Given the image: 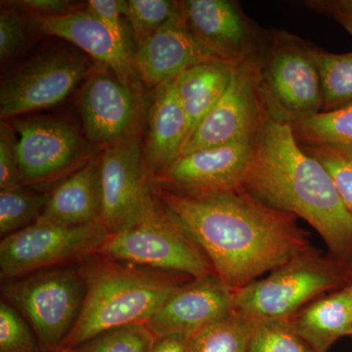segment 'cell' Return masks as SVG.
I'll list each match as a JSON object with an SVG mask.
<instances>
[{"label":"cell","instance_id":"obj_1","mask_svg":"<svg viewBox=\"0 0 352 352\" xmlns=\"http://www.w3.org/2000/svg\"><path fill=\"white\" fill-rule=\"evenodd\" d=\"M154 191L164 210L200 247L214 274L234 291L314 250L296 217L245 190L185 196L154 185Z\"/></svg>","mask_w":352,"mask_h":352},{"label":"cell","instance_id":"obj_2","mask_svg":"<svg viewBox=\"0 0 352 352\" xmlns=\"http://www.w3.org/2000/svg\"><path fill=\"white\" fill-rule=\"evenodd\" d=\"M245 191L302 219L320 236L331 258L352 261V214L327 170L298 142L289 122L266 120L254 142Z\"/></svg>","mask_w":352,"mask_h":352},{"label":"cell","instance_id":"obj_3","mask_svg":"<svg viewBox=\"0 0 352 352\" xmlns=\"http://www.w3.org/2000/svg\"><path fill=\"white\" fill-rule=\"evenodd\" d=\"M87 295L75 328L60 352H72L101 333L147 323L180 285L182 275L139 267L100 254L78 263Z\"/></svg>","mask_w":352,"mask_h":352},{"label":"cell","instance_id":"obj_4","mask_svg":"<svg viewBox=\"0 0 352 352\" xmlns=\"http://www.w3.org/2000/svg\"><path fill=\"white\" fill-rule=\"evenodd\" d=\"M1 292L3 300L25 317L39 344L60 352L82 312L87 284L76 264L8 280Z\"/></svg>","mask_w":352,"mask_h":352},{"label":"cell","instance_id":"obj_5","mask_svg":"<svg viewBox=\"0 0 352 352\" xmlns=\"http://www.w3.org/2000/svg\"><path fill=\"white\" fill-rule=\"evenodd\" d=\"M346 281L340 263L312 250L235 291V310L258 322L291 319L302 305Z\"/></svg>","mask_w":352,"mask_h":352},{"label":"cell","instance_id":"obj_6","mask_svg":"<svg viewBox=\"0 0 352 352\" xmlns=\"http://www.w3.org/2000/svg\"><path fill=\"white\" fill-rule=\"evenodd\" d=\"M99 254L120 263L192 279L214 274L200 247L160 201L138 223L111 234Z\"/></svg>","mask_w":352,"mask_h":352},{"label":"cell","instance_id":"obj_7","mask_svg":"<svg viewBox=\"0 0 352 352\" xmlns=\"http://www.w3.org/2000/svg\"><path fill=\"white\" fill-rule=\"evenodd\" d=\"M109 233L101 220L66 226L38 219L32 226L2 238L1 279H16L48 270L80 263L99 254Z\"/></svg>","mask_w":352,"mask_h":352},{"label":"cell","instance_id":"obj_8","mask_svg":"<svg viewBox=\"0 0 352 352\" xmlns=\"http://www.w3.org/2000/svg\"><path fill=\"white\" fill-rule=\"evenodd\" d=\"M100 67L85 53L69 48L44 51L23 62L2 78L1 122L54 107Z\"/></svg>","mask_w":352,"mask_h":352},{"label":"cell","instance_id":"obj_9","mask_svg":"<svg viewBox=\"0 0 352 352\" xmlns=\"http://www.w3.org/2000/svg\"><path fill=\"white\" fill-rule=\"evenodd\" d=\"M310 46L278 32L261 55V89L270 118L291 122L323 111L320 75Z\"/></svg>","mask_w":352,"mask_h":352},{"label":"cell","instance_id":"obj_10","mask_svg":"<svg viewBox=\"0 0 352 352\" xmlns=\"http://www.w3.org/2000/svg\"><path fill=\"white\" fill-rule=\"evenodd\" d=\"M268 119L258 50L233 65L226 94L187 139L182 156L239 141H254Z\"/></svg>","mask_w":352,"mask_h":352},{"label":"cell","instance_id":"obj_11","mask_svg":"<svg viewBox=\"0 0 352 352\" xmlns=\"http://www.w3.org/2000/svg\"><path fill=\"white\" fill-rule=\"evenodd\" d=\"M100 157V220L116 234L140 221L159 200L139 133L105 148Z\"/></svg>","mask_w":352,"mask_h":352},{"label":"cell","instance_id":"obj_12","mask_svg":"<svg viewBox=\"0 0 352 352\" xmlns=\"http://www.w3.org/2000/svg\"><path fill=\"white\" fill-rule=\"evenodd\" d=\"M18 166L22 184L36 186L71 175L91 156L85 141L68 120L57 116L13 119Z\"/></svg>","mask_w":352,"mask_h":352},{"label":"cell","instance_id":"obj_13","mask_svg":"<svg viewBox=\"0 0 352 352\" xmlns=\"http://www.w3.org/2000/svg\"><path fill=\"white\" fill-rule=\"evenodd\" d=\"M256 140L208 148L178 157L153 177L160 188L185 196L242 191Z\"/></svg>","mask_w":352,"mask_h":352},{"label":"cell","instance_id":"obj_14","mask_svg":"<svg viewBox=\"0 0 352 352\" xmlns=\"http://www.w3.org/2000/svg\"><path fill=\"white\" fill-rule=\"evenodd\" d=\"M78 107L87 140L104 149L139 133L138 94L103 67L85 80Z\"/></svg>","mask_w":352,"mask_h":352},{"label":"cell","instance_id":"obj_15","mask_svg":"<svg viewBox=\"0 0 352 352\" xmlns=\"http://www.w3.org/2000/svg\"><path fill=\"white\" fill-rule=\"evenodd\" d=\"M235 291L215 274L194 278L180 285L147 321L157 338H190L201 329L235 311Z\"/></svg>","mask_w":352,"mask_h":352},{"label":"cell","instance_id":"obj_16","mask_svg":"<svg viewBox=\"0 0 352 352\" xmlns=\"http://www.w3.org/2000/svg\"><path fill=\"white\" fill-rule=\"evenodd\" d=\"M27 18L32 30L74 44L99 66L112 72L122 85L138 92L133 55L87 7L60 17Z\"/></svg>","mask_w":352,"mask_h":352},{"label":"cell","instance_id":"obj_17","mask_svg":"<svg viewBox=\"0 0 352 352\" xmlns=\"http://www.w3.org/2000/svg\"><path fill=\"white\" fill-rule=\"evenodd\" d=\"M179 6L192 34L220 61L235 65L258 50L254 30L234 2L186 0Z\"/></svg>","mask_w":352,"mask_h":352},{"label":"cell","instance_id":"obj_18","mask_svg":"<svg viewBox=\"0 0 352 352\" xmlns=\"http://www.w3.org/2000/svg\"><path fill=\"white\" fill-rule=\"evenodd\" d=\"M212 61L220 60L197 41L182 10L139 46L133 55L139 80L152 89L173 82L185 69Z\"/></svg>","mask_w":352,"mask_h":352},{"label":"cell","instance_id":"obj_19","mask_svg":"<svg viewBox=\"0 0 352 352\" xmlns=\"http://www.w3.org/2000/svg\"><path fill=\"white\" fill-rule=\"evenodd\" d=\"M153 90L143 150L154 177L182 156L189 126L173 80Z\"/></svg>","mask_w":352,"mask_h":352},{"label":"cell","instance_id":"obj_20","mask_svg":"<svg viewBox=\"0 0 352 352\" xmlns=\"http://www.w3.org/2000/svg\"><path fill=\"white\" fill-rule=\"evenodd\" d=\"M102 210L100 154L88 160L64 178L50 194L39 219L66 226L100 220Z\"/></svg>","mask_w":352,"mask_h":352},{"label":"cell","instance_id":"obj_21","mask_svg":"<svg viewBox=\"0 0 352 352\" xmlns=\"http://www.w3.org/2000/svg\"><path fill=\"white\" fill-rule=\"evenodd\" d=\"M232 71L233 65L226 62H206L185 69L173 80L188 119L187 139L226 94Z\"/></svg>","mask_w":352,"mask_h":352},{"label":"cell","instance_id":"obj_22","mask_svg":"<svg viewBox=\"0 0 352 352\" xmlns=\"http://www.w3.org/2000/svg\"><path fill=\"white\" fill-rule=\"evenodd\" d=\"M292 320L298 333L318 352H327L340 338L352 335V310L344 289L311 303Z\"/></svg>","mask_w":352,"mask_h":352},{"label":"cell","instance_id":"obj_23","mask_svg":"<svg viewBox=\"0 0 352 352\" xmlns=\"http://www.w3.org/2000/svg\"><path fill=\"white\" fill-rule=\"evenodd\" d=\"M258 322L234 311L188 339V352H249Z\"/></svg>","mask_w":352,"mask_h":352},{"label":"cell","instance_id":"obj_24","mask_svg":"<svg viewBox=\"0 0 352 352\" xmlns=\"http://www.w3.org/2000/svg\"><path fill=\"white\" fill-rule=\"evenodd\" d=\"M300 145H352V103L291 122Z\"/></svg>","mask_w":352,"mask_h":352},{"label":"cell","instance_id":"obj_25","mask_svg":"<svg viewBox=\"0 0 352 352\" xmlns=\"http://www.w3.org/2000/svg\"><path fill=\"white\" fill-rule=\"evenodd\" d=\"M320 75L324 107L322 112L352 103V52L333 54L310 48Z\"/></svg>","mask_w":352,"mask_h":352},{"label":"cell","instance_id":"obj_26","mask_svg":"<svg viewBox=\"0 0 352 352\" xmlns=\"http://www.w3.org/2000/svg\"><path fill=\"white\" fill-rule=\"evenodd\" d=\"M50 194L21 184L0 191V235L11 234L32 226L43 215Z\"/></svg>","mask_w":352,"mask_h":352},{"label":"cell","instance_id":"obj_27","mask_svg":"<svg viewBox=\"0 0 352 352\" xmlns=\"http://www.w3.org/2000/svg\"><path fill=\"white\" fill-rule=\"evenodd\" d=\"M157 339L146 323L131 324L101 333L72 352H152Z\"/></svg>","mask_w":352,"mask_h":352},{"label":"cell","instance_id":"obj_28","mask_svg":"<svg viewBox=\"0 0 352 352\" xmlns=\"http://www.w3.org/2000/svg\"><path fill=\"white\" fill-rule=\"evenodd\" d=\"M325 168L340 198L352 214V145H302Z\"/></svg>","mask_w":352,"mask_h":352},{"label":"cell","instance_id":"obj_29","mask_svg":"<svg viewBox=\"0 0 352 352\" xmlns=\"http://www.w3.org/2000/svg\"><path fill=\"white\" fill-rule=\"evenodd\" d=\"M249 352H318L298 333L293 320L258 322Z\"/></svg>","mask_w":352,"mask_h":352},{"label":"cell","instance_id":"obj_30","mask_svg":"<svg viewBox=\"0 0 352 352\" xmlns=\"http://www.w3.org/2000/svg\"><path fill=\"white\" fill-rule=\"evenodd\" d=\"M129 22L138 47L179 12V1L129 0Z\"/></svg>","mask_w":352,"mask_h":352},{"label":"cell","instance_id":"obj_31","mask_svg":"<svg viewBox=\"0 0 352 352\" xmlns=\"http://www.w3.org/2000/svg\"><path fill=\"white\" fill-rule=\"evenodd\" d=\"M25 317L12 305L0 303V352H36V335Z\"/></svg>","mask_w":352,"mask_h":352},{"label":"cell","instance_id":"obj_32","mask_svg":"<svg viewBox=\"0 0 352 352\" xmlns=\"http://www.w3.org/2000/svg\"><path fill=\"white\" fill-rule=\"evenodd\" d=\"M3 3V2H2ZM27 16L4 3L0 11V60L2 63L19 56L27 46Z\"/></svg>","mask_w":352,"mask_h":352},{"label":"cell","instance_id":"obj_33","mask_svg":"<svg viewBox=\"0 0 352 352\" xmlns=\"http://www.w3.org/2000/svg\"><path fill=\"white\" fill-rule=\"evenodd\" d=\"M12 124L6 120L0 126V189L22 184L17 157V138Z\"/></svg>","mask_w":352,"mask_h":352},{"label":"cell","instance_id":"obj_34","mask_svg":"<svg viewBox=\"0 0 352 352\" xmlns=\"http://www.w3.org/2000/svg\"><path fill=\"white\" fill-rule=\"evenodd\" d=\"M87 9L106 25L120 43L126 46V30L122 19L129 17V1L126 0H89Z\"/></svg>","mask_w":352,"mask_h":352},{"label":"cell","instance_id":"obj_35","mask_svg":"<svg viewBox=\"0 0 352 352\" xmlns=\"http://www.w3.org/2000/svg\"><path fill=\"white\" fill-rule=\"evenodd\" d=\"M3 3L14 7L25 15L43 18L60 17L87 7V4L69 0H15Z\"/></svg>","mask_w":352,"mask_h":352},{"label":"cell","instance_id":"obj_36","mask_svg":"<svg viewBox=\"0 0 352 352\" xmlns=\"http://www.w3.org/2000/svg\"><path fill=\"white\" fill-rule=\"evenodd\" d=\"M188 339L183 336L157 338L152 352H188Z\"/></svg>","mask_w":352,"mask_h":352},{"label":"cell","instance_id":"obj_37","mask_svg":"<svg viewBox=\"0 0 352 352\" xmlns=\"http://www.w3.org/2000/svg\"><path fill=\"white\" fill-rule=\"evenodd\" d=\"M333 15L352 36V12H336Z\"/></svg>","mask_w":352,"mask_h":352},{"label":"cell","instance_id":"obj_38","mask_svg":"<svg viewBox=\"0 0 352 352\" xmlns=\"http://www.w3.org/2000/svg\"><path fill=\"white\" fill-rule=\"evenodd\" d=\"M344 289V291H346L347 298H349V303H351L352 310V283L351 285H349V286H346V288Z\"/></svg>","mask_w":352,"mask_h":352},{"label":"cell","instance_id":"obj_39","mask_svg":"<svg viewBox=\"0 0 352 352\" xmlns=\"http://www.w3.org/2000/svg\"><path fill=\"white\" fill-rule=\"evenodd\" d=\"M346 280L349 281V280L352 279V261L351 263L349 264V266L346 268Z\"/></svg>","mask_w":352,"mask_h":352}]
</instances>
